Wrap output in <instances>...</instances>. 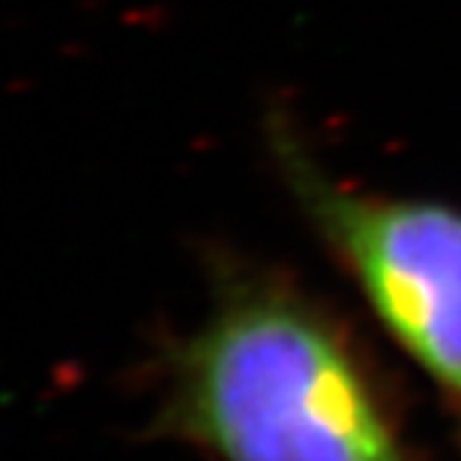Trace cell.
I'll return each mask as SVG.
<instances>
[{
	"label": "cell",
	"mask_w": 461,
	"mask_h": 461,
	"mask_svg": "<svg viewBox=\"0 0 461 461\" xmlns=\"http://www.w3.org/2000/svg\"><path fill=\"white\" fill-rule=\"evenodd\" d=\"M153 428L216 461H410L344 329L291 282L234 263L165 360Z\"/></svg>",
	"instance_id": "obj_1"
},
{
	"label": "cell",
	"mask_w": 461,
	"mask_h": 461,
	"mask_svg": "<svg viewBox=\"0 0 461 461\" xmlns=\"http://www.w3.org/2000/svg\"><path fill=\"white\" fill-rule=\"evenodd\" d=\"M270 144L320 240L461 419V210L339 183L279 114Z\"/></svg>",
	"instance_id": "obj_2"
}]
</instances>
